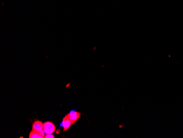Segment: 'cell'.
I'll list each match as a JSON object with an SVG mask.
<instances>
[{
  "label": "cell",
  "mask_w": 183,
  "mask_h": 138,
  "mask_svg": "<svg viewBox=\"0 0 183 138\" xmlns=\"http://www.w3.org/2000/svg\"><path fill=\"white\" fill-rule=\"evenodd\" d=\"M67 116L74 123H75L81 117V113L80 112H77L74 110H72L69 112V113L67 114Z\"/></svg>",
  "instance_id": "277c9868"
},
{
  "label": "cell",
  "mask_w": 183,
  "mask_h": 138,
  "mask_svg": "<svg viewBox=\"0 0 183 138\" xmlns=\"http://www.w3.org/2000/svg\"><path fill=\"white\" fill-rule=\"evenodd\" d=\"M75 123H74L66 115V116H65V117L63 119L61 125L64 128V131H66L69 129V128L70 127L71 125H73Z\"/></svg>",
  "instance_id": "3957f363"
},
{
  "label": "cell",
  "mask_w": 183,
  "mask_h": 138,
  "mask_svg": "<svg viewBox=\"0 0 183 138\" xmlns=\"http://www.w3.org/2000/svg\"><path fill=\"white\" fill-rule=\"evenodd\" d=\"M32 128H33V129H32L33 130L39 133L44 138L46 133H44V130H43V123H42L41 121L37 120L35 122H34Z\"/></svg>",
  "instance_id": "6da1fadb"
},
{
  "label": "cell",
  "mask_w": 183,
  "mask_h": 138,
  "mask_svg": "<svg viewBox=\"0 0 183 138\" xmlns=\"http://www.w3.org/2000/svg\"><path fill=\"white\" fill-rule=\"evenodd\" d=\"M43 130L46 134H53L56 130L55 125L51 122H46L43 123Z\"/></svg>",
  "instance_id": "7a4b0ae2"
},
{
  "label": "cell",
  "mask_w": 183,
  "mask_h": 138,
  "mask_svg": "<svg viewBox=\"0 0 183 138\" xmlns=\"http://www.w3.org/2000/svg\"><path fill=\"white\" fill-rule=\"evenodd\" d=\"M29 138H44L43 136H42L41 134H40L38 132L33 131L32 130L30 134H29Z\"/></svg>",
  "instance_id": "5b68a950"
},
{
  "label": "cell",
  "mask_w": 183,
  "mask_h": 138,
  "mask_svg": "<svg viewBox=\"0 0 183 138\" xmlns=\"http://www.w3.org/2000/svg\"><path fill=\"white\" fill-rule=\"evenodd\" d=\"M54 136L52 134H46L45 135L44 138H54Z\"/></svg>",
  "instance_id": "8992f818"
}]
</instances>
